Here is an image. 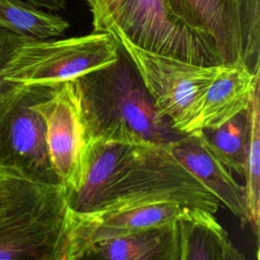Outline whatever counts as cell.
<instances>
[{
    "label": "cell",
    "mask_w": 260,
    "mask_h": 260,
    "mask_svg": "<svg viewBox=\"0 0 260 260\" xmlns=\"http://www.w3.org/2000/svg\"><path fill=\"white\" fill-rule=\"evenodd\" d=\"M16 172L0 170V221L30 205L53 187Z\"/></svg>",
    "instance_id": "cell-18"
},
{
    "label": "cell",
    "mask_w": 260,
    "mask_h": 260,
    "mask_svg": "<svg viewBox=\"0 0 260 260\" xmlns=\"http://www.w3.org/2000/svg\"><path fill=\"white\" fill-rule=\"evenodd\" d=\"M209 152L229 171L244 177L248 134V110L236 115L214 128L196 131Z\"/></svg>",
    "instance_id": "cell-14"
},
{
    "label": "cell",
    "mask_w": 260,
    "mask_h": 260,
    "mask_svg": "<svg viewBox=\"0 0 260 260\" xmlns=\"http://www.w3.org/2000/svg\"><path fill=\"white\" fill-rule=\"evenodd\" d=\"M181 231L180 260H216L219 239L224 229L214 214L196 210L179 221Z\"/></svg>",
    "instance_id": "cell-17"
},
{
    "label": "cell",
    "mask_w": 260,
    "mask_h": 260,
    "mask_svg": "<svg viewBox=\"0 0 260 260\" xmlns=\"http://www.w3.org/2000/svg\"><path fill=\"white\" fill-rule=\"evenodd\" d=\"M258 81L253 89L248 108L249 134L245 165V194L249 211V224L259 236L260 222V98Z\"/></svg>",
    "instance_id": "cell-16"
},
{
    "label": "cell",
    "mask_w": 260,
    "mask_h": 260,
    "mask_svg": "<svg viewBox=\"0 0 260 260\" xmlns=\"http://www.w3.org/2000/svg\"><path fill=\"white\" fill-rule=\"evenodd\" d=\"M92 15V31L106 32L112 22L119 0H83Z\"/></svg>",
    "instance_id": "cell-21"
},
{
    "label": "cell",
    "mask_w": 260,
    "mask_h": 260,
    "mask_svg": "<svg viewBox=\"0 0 260 260\" xmlns=\"http://www.w3.org/2000/svg\"><path fill=\"white\" fill-rule=\"evenodd\" d=\"M174 156L209 192H211L244 228L249 223V211L244 185H240L221 162L206 148L199 134H185L169 146Z\"/></svg>",
    "instance_id": "cell-12"
},
{
    "label": "cell",
    "mask_w": 260,
    "mask_h": 260,
    "mask_svg": "<svg viewBox=\"0 0 260 260\" xmlns=\"http://www.w3.org/2000/svg\"><path fill=\"white\" fill-rule=\"evenodd\" d=\"M69 22L24 0H0V27L19 36L46 40L59 38Z\"/></svg>",
    "instance_id": "cell-15"
},
{
    "label": "cell",
    "mask_w": 260,
    "mask_h": 260,
    "mask_svg": "<svg viewBox=\"0 0 260 260\" xmlns=\"http://www.w3.org/2000/svg\"><path fill=\"white\" fill-rule=\"evenodd\" d=\"M37 7L50 11H59L65 8V0H24Z\"/></svg>",
    "instance_id": "cell-23"
},
{
    "label": "cell",
    "mask_w": 260,
    "mask_h": 260,
    "mask_svg": "<svg viewBox=\"0 0 260 260\" xmlns=\"http://www.w3.org/2000/svg\"><path fill=\"white\" fill-rule=\"evenodd\" d=\"M180 223L68 244L66 260H180Z\"/></svg>",
    "instance_id": "cell-10"
},
{
    "label": "cell",
    "mask_w": 260,
    "mask_h": 260,
    "mask_svg": "<svg viewBox=\"0 0 260 260\" xmlns=\"http://www.w3.org/2000/svg\"><path fill=\"white\" fill-rule=\"evenodd\" d=\"M35 108L45 122L48 152L58 182L67 192L74 191L88 146L76 79L51 85Z\"/></svg>",
    "instance_id": "cell-8"
},
{
    "label": "cell",
    "mask_w": 260,
    "mask_h": 260,
    "mask_svg": "<svg viewBox=\"0 0 260 260\" xmlns=\"http://www.w3.org/2000/svg\"><path fill=\"white\" fill-rule=\"evenodd\" d=\"M216 260H247L244 254L233 244L226 231L222 233L219 239Z\"/></svg>",
    "instance_id": "cell-22"
},
{
    "label": "cell",
    "mask_w": 260,
    "mask_h": 260,
    "mask_svg": "<svg viewBox=\"0 0 260 260\" xmlns=\"http://www.w3.org/2000/svg\"><path fill=\"white\" fill-rule=\"evenodd\" d=\"M110 27L146 52L201 66L221 65L210 42L177 18L166 0H119Z\"/></svg>",
    "instance_id": "cell-5"
},
{
    "label": "cell",
    "mask_w": 260,
    "mask_h": 260,
    "mask_svg": "<svg viewBox=\"0 0 260 260\" xmlns=\"http://www.w3.org/2000/svg\"><path fill=\"white\" fill-rule=\"evenodd\" d=\"M156 201H172L212 214L221 206L169 147L149 142L88 143L80 183L67 192L72 215Z\"/></svg>",
    "instance_id": "cell-1"
},
{
    "label": "cell",
    "mask_w": 260,
    "mask_h": 260,
    "mask_svg": "<svg viewBox=\"0 0 260 260\" xmlns=\"http://www.w3.org/2000/svg\"><path fill=\"white\" fill-rule=\"evenodd\" d=\"M69 231L67 192L57 185L0 221V260H66Z\"/></svg>",
    "instance_id": "cell-7"
},
{
    "label": "cell",
    "mask_w": 260,
    "mask_h": 260,
    "mask_svg": "<svg viewBox=\"0 0 260 260\" xmlns=\"http://www.w3.org/2000/svg\"><path fill=\"white\" fill-rule=\"evenodd\" d=\"M109 32L135 67L158 111L181 132L196 131L203 96L222 65L201 66L146 52L121 32Z\"/></svg>",
    "instance_id": "cell-3"
},
{
    "label": "cell",
    "mask_w": 260,
    "mask_h": 260,
    "mask_svg": "<svg viewBox=\"0 0 260 260\" xmlns=\"http://www.w3.org/2000/svg\"><path fill=\"white\" fill-rule=\"evenodd\" d=\"M29 37L19 36L0 27V99L16 83L7 78L20 46Z\"/></svg>",
    "instance_id": "cell-20"
},
{
    "label": "cell",
    "mask_w": 260,
    "mask_h": 260,
    "mask_svg": "<svg viewBox=\"0 0 260 260\" xmlns=\"http://www.w3.org/2000/svg\"><path fill=\"white\" fill-rule=\"evenodd\" d=\"M109 32L66 39L28 38L18 49L7 78L24 85H55L104 68L119 58Z\"/></svg>",
    "instance_id": "cell-4"
},
{
    "label": "cell",
    "mask_w": 260,
    "mask_h": 260,
    "mask_svg": "<svg viewBox=\"0 0 260 260\" xmlns=\"http://www.w3.org/2000/svg\"><path fill=\"white\" fill-rule=\"evenodd\" d=\"M240 55L243 67L260 71V0H238Z\"/></svg>",
    "instance_id": "cell-19"
},
{
    "label": "cell",
    "mask_w": 260,
    "mask_h": 260,
    "mask_svg": "<svg viewBox=\"0 0 260 260\" xmlns=\"http://www.w3.org/2000/svg\"><path fill=\"white\" fill-rule=\"evenodd\" d=\"M51 85L16 84L0 99V170L19 172L46 185H60L36 102Z\"/></svg>",
    "instance_id": "cell-6"
},
{
    "label": "cell",
    "mask_w": 260,
    "mask_h": 260,
    "mask_svg": "<svg viewBox=\"0 0 260 260\" xmlns=\"http://www.w3.org/2000/svg\"><path fill=\"white\" fill-rule=\"evenodd\" d=\"M171 12L201 32L222 66H243L240 55L238 0H166Z\"/></svg>",
    "instance_id": "cell-11"
},
{
    "label": "cell",
    "mask_w": 260,
    "mask_h": 260,
    "mask_svg": "<svg viewBox=\"0 0 260 260\" xmlns=\"http://www.w3.org/2000/svg\"><path fill=\"white\" fill-rule=\"evenodd\" d=\"M258 81L260 71L252 74L243 66H221L203 96L196 131L217 127L248 110Z\"/></svg>",
    "instance_id": "cell-13"
},
{
    "label": "cell",
    "mask_w": 260,
    "mask_h": 260,
    "mask_svg": "<svg viewBox=\"0 0 260 260\" xmlns=\"http://www.w3.org/2000/svg\"><path fill=\"white\" fill-rule=\"evenodd\" d=\"M195 211L176 202L156 201L85 215L70 213L68 244L91 242L178 222Z\"/></svg>",
    "instance_id": "cell-9"
},
{
    "label": "cell",
    "mask_w": 260,
    "mask_h": 260,
    "mask_svg": "<svg viewBox=\"0 0 260 260\" xmlns=\"http://www.w3.org/2000/svg\"><path fill=\"white\" fill-rule=\"evenodd\" d=\"M76 81L88 143L149 142L169 147L185 135L158 111L121 48L116 62Z\"/></svg>",
    "instance_id": "cell-2"
}]
</instances>
